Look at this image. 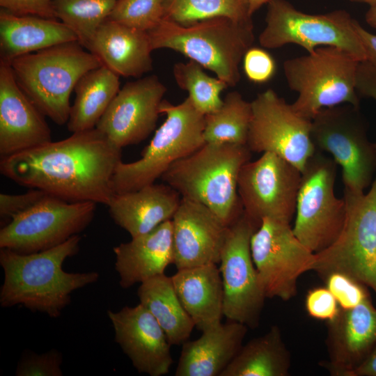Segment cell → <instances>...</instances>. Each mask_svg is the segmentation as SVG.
<instances>
[{
  "instance_id": "13",
  "label": "cell",
  "mask_w": 376,
  "mask_h": 376,
  "mask_svg": "<svg viewBox=\"0 0 376 376\" xmlns=\"http://www.w3.org/2000/svg\"><path fill=\"white\" fill-rule=\"evenodd\" d=\"M252 259L266 298L295 297L299 277L313 270L315 254L295 235L290 224L264 218L251 239Z\"/></svg>"
},
{
  "instance_id": "12",
  "label": "cell",
  "mask_w": 376,
  "mask_h": 376,
  "mask_svg": "<svg viewBox=\"0 0 376 376\" xmlns=\"http://www.w3.org/2000/svg\"><path fill=\"white\" fill-rule=\"evenodd\" d=\"M96 205L68 202L47 194L1 228L0 248L26 254L61 244L90 224Z\"/></svg>"
},
{
  "instance_id": "23",
  "label": "cell",
  "mask_w": 376,
  "mask_h": 376,
  "mask_svg": "<svg viewBox=\"0 0 376 376\" xmlns=\"http://www.w3.org/2000/svg\"><path fill=\"white\" fill-rule=\"evenodd\" d=\"M88 50L119 76L138 78L152 69L148 31L110 19L99 27Z\"/></svg>"
},
{
  "instance_id": "5",
  "label": "cell",
  "mask_w": 376,
  "mask_h": 376,
  "mask_svg": "<svg viewBox=\"0 0 376 376\" xmlns=\"http://www.w3.org/2000/svg\"><path fill=\"white\" fill-rule=\"evenodd\" d=\"M78 42H69L19 56L9 62L15 79L40 111L56 124L67 123L70 95L80 78L102 65Z\"/></svg>"
},
{
  "instance_id": "44",
  "label": "cell",
  "mask_w": 376,
  "mask_h": 376,
  "mask_svg": "<svg viewBox=\"0 0 376 376\" xmlns=\"http://www.w3.org/2000/svg\"><path fill=\"white\" fill-rule=\"evenodd\" d=\"M353 376H376V346L366 359L354 372Z\"/></svg>"
},
{
  "instance_id": "1",
  "label": "cell",
  "mask_w": 376,
  "mask_h": 376,
  "mask_svg": "<svg viewBox=\"0 0 376 376\" xmlns=\"http://www.w3.org/2000/svg\"><path fill=\"white\" fill-rule=\"evenodd\" d=\"M121 150L95 127L1 158L0 171L19 185L68 202L107 205Z\"/></svg>"
},
{
  "instance_id": "35",
  "label": "cell",
  "mask_w": 376,
  "mask_h": 376,
  "mask_svg": "<svg viewBox=\"0 0 376 376\" xmlns=\"http://www.w3.org/2000/svg\"><path fill=\"white\" fill-rule=\"evenodd\" d=\"M165 0H119L109 19L148 31L163 19Z\"/></svg>"
},
{
  "instance_id": "36",
  "label": "cell",
  "mask_w": 376,
  "mask_h": 376,
  "mask_svg": "<svg viewBox=\"0 0 376 376\" xmlns=\"http://www.w3.org/2000/svg\"><path fill=\"white\" fill-rule=\"evenodd\" d=\"M322 279L340 308H354L370 296L366 285L345 274L331 272Z\"/></svg>"
},
{
  "instance_id": "33",
  "label": "cell",
  "mask_w": 376,
  "mask_h": 376,
  "mask_svg": "<svg viewBox=\"0 0 376 376\" xmlns=\"http://www.w3.org/2000/svg\"><path fill=\"white\" fill-rule=\"evenodd\" d=\"M119 0H54L56 18L77 36L88 49L99 27L109 19Z\"/></svg>"
},
{
  "instance_id": "27",
  "label": "cell",
  "mask_w": 376,
  "mask_h": 376,
  "mask_svg": "<svg viewBox=\"0 0 376 376\" xmlns=\"http://www.w3.org/2000/svg\"><path fill=\"white\" fill-rule=\"evenodd\" d=\"M78 41L75 33L56 19L18 15L1 8V60L15 58L55 45Z\"/></svg>"
},
{
  "instance_id": "20",
  "label": "cell",
  "mask_w": 376,
  "mask_h": 376,
  "mask_svg": "<svg viewBox=\"0 0 376 376\" xmlns=\"http://www.w3.org/2000/svg\"><path fill=\"white\" fill-rule=\"evenodd\" d=\"M171 220L177 269L219 263L228 226L212 210L182 198Z\"/></svg>"
},
{
  "instance_id": "37",
  "label": "cell",
  "mask_w": 376,
  "mask_h": 376,
  "mask_svg": "<svg viewBox=\"0 0 376 376\" xmlns=\"http://www.w3.org/2000/svg\"><path fill=\"white\" fill-rule=\"evenodd\" d=\"M61 354L51 350L42 354L29 353L19 362L15 375L17 376H61Z\"/></svg>"
},
{
  "instance_id": "40",
  "label": "cell",
  "mask_w": 376,
  "mask_h": 376,
  "mask_svg": "<svg viewBox=\"0 0 376 376\" xmlns=\"http://www.w3.org/2000/svg\"><path fill=\"white\" fill-rule=\"evenodd\" d=\"M47 193L38 189H29L26 192L19 194H0V217L9 221L15 216L29 209Z\"/></svg>"
},
{
  "instance_id": "31",
  "label": "cell",
  "mask_w": 376,
  "mask_h": 376,
  "mask_svg": "<svg viewBox=\"0 0 376 376\" xmlns=\"http://www.w3.org/2000/svg\"><path fill=\"white\" fill-rule=\"evenodd\" d=\"M251 116V102L237 91L228 93L219 109L205 115V142L246 145Z\"/></svg>"
},
{
  "instance_id": "3",
  "label": "cell",
  "mask_w": 376,
  "mask_h": 376,
  "mask_svg": "<svg viewBox=\"0 0 376 376\" xmlns=\"http://www.w3.org/2000/svg\"><path fill=\"white\" fill-rule=\"evenodd\" d=\"M251 152L246 145L205 143L174 162L161 178L182 198L206 205L229 226L243 212L237 179Z\"/></svg>"
},
{
  "instance_id": "46",
  "label": "cell",
  "mask_w": 376,
  "mask_h": 376,
  "mask_svg": "<svg viewBox=\"0 0 376 376\" xmlns=\"http://www.w3.org/2000/svg\"><path fill=\"white\" fill-rule=\"evenodd\" d=\"M270 0H248L249 13L251 15L263 5L267 4Z\"/></svg>"
},
{
  "instance_id": "9",
  "label": "cell",
  "mask_w": 376,
  "mask_h": 376,
  "mask_svg": "<svg viewBox=\"0 0 376 376\" xmlns=\"http://www.w3.org/2000/svg\"><path fill=\"white\" fill-rule=\"evenodd\" d=\"M346 217L336 241L315 253L312 271L323 279L345 274L376 293V174L367 194L344 189Z\"/></svg>"
},
{
  "instance_id": "15",
  "label": "cell",
  "mask_w": 376,
  "mask_h": 376,
  "mask_svg": "<svg viewBox=\"0 0 376 376\" xmlns=\"http://www.w3.org/2000/svg\"><path fill=\"white\" fill-rule=\"evenodd\" d=\"M252 116L246 146L251 152L278 155L302 172L316 152L311 120L299 114L269 88L251 102Z\"/></svg>"
},
{
  "instance_id": "30",
  "label": "cell",
  "mask_w": 376,
  "mask_h": 376,
  "mask_svg": "<svg viewBox=\"0 0 376 376\" xmlns=\"http://www.w3.org/2000/svg\"><path fill=\"white\" fill-rule=\"evenodd\" d=\"M291 355L277 325L243 345L220 376H288Z\"/></svg>"
},
{
  "instance_id": "34",
  "label": "cell",
  "mask_w": 376,
  "mask_h": 376,
  "mask_svg": "<svg viewBox=\"0 0 376 376\" xmlns=\"http://www.w3.org/2000/svg\"><path fill=\"white\" fill-rule=\"evenodd\" d=\"M203 67L189 60L174 65L173 77L178 86L188 92V97L198 111L204 115L219 109L223 104L221 92L228 86L218 77L209 76Z\"/></svg>"
},
{
  "instance_id": "4",
  "label": "cell",
  "mask_w": 376,
  "mask_h": 376,
  "mask_svg": "<svg viewBox=\"0 0 376 376\" xmlns=\"http://www.w3.org/2000/svg\"><path fill=\"white\" fill-rule=\"evenodd\" d=\"M148 33L153 50L180 52L232 87L240 80V63L255 39L253 23L224 17L187 26L163 19Z\"/></svg>"
},
{
  "instance_id": "8",
  "label": "cell",
  "mask_w": 376,
  "mask_h": 376,
  "mask_svg": "<svg viewBox=\"0 0 376 376\" xmlns=\"http://www.w3.org/2000/svg\"><path fill=\"white\" fill-rule=\"evenodd\" d=\"M357 20L344 10L324 14H308L297 10L286 0H270L266 25L259 35L260 45L276 49L297 45L308 53L323 46L342 49L358 61H366V53L356 31Z\"/></svg>"
},
{
  "instance_id": "7",
  "label": "cell",
  "mask_w": 376,
  "mask_h": 376,
  "mask_svg": "<svg viewBox=\"0 0 376 376\" xmlns=\"http://www.w3.org/2000/svg\"><path fill=\"white\" fill-rule=\"evenodd\" d=\"M358 61L332 46L286 60L283 72L288 87L297 93L292 104L301 116L312 120L322 109L343 104L359 108L356 91Z\"/></svg>"
},
{
  "instance_id": "18",
  "label": "cell",
  "mask_w": 376,
  "mask_h": 376,
  "mask_svg": "<svg viewBox=\"0 0 376 376\" xmlns=\"http://www.w3.org/2000/svg\"><path fill=\"white\" fill-rule=\"evenodd\" d=\"M115 341L141 373L166 375L173 363L167 336L150 312L140 303L107 311Z\"/></svg>"
},
{
  "instance_id": "16",
  "label": "cell",
  "mask_w": 376,
  "mask_h": 376,
  "mask_svg": "<svg viewBox=\"0 0 376 376\" xmlns=\"http://www.w3.org/2000/svg\"><path fill=\"white\" fill-rule=\"evenodd\" d=\"M301 172L276 154L265 152L245 163L237 193L244 213L258 228L264 218L290 224L296 212Z\"/></svg>"
},
{
  "instance_id": "2",
  "label": "cell",
  "mask_w": 376,
  "mask_h": 376,
  "mask_svg": "<svg viewBox=\"0 0 376 376\" xmlns=\"http://www.w3.org/2000/svg\"><path fill=\"white\" fill-rule=\"evenodd\" d=\"M81 237L75 235L49 249L19 253L0 250L4 279L0 290L2 307L20 304L33 311L58 318L71 301V293L96 282V272L71 273L63 269L66 258L77 253Z\"/></svg>"
},
{
  "instance_id": "26",
  "label": "cell",
  "mask_w": 376,
  "mask_h": 376,
  "mask_svg": "<svg viewBox=\"0 0 376 376\" xmlns=\"http://www.w3.org/2000/svg\"><path fill=\"white\" fill-rule=\"evenodd\" d=\"M171 278L182 306L198 330L203 331L221 322L224 289L217 264L178 269Z\"/></svg>"
},
{
  "instance_id": "28",
  "label": "cell",
  "mask_w": 376,
  "mask_h": 376,
  "mask_svg": "<svg viewBox=\"0 0 376 376\" xmlns=\"http://www.w3.org/2000/svg\"><path fill=\"white\" fill-rule=\"evenodd\" d=\"M119 75L102 65L86 73L75 86V100L67 123L77 132L95 128L120 90Z\"/></svg>"
},
{
  "instance_id": "6",
  "label": "cell",
  "mask_w": 376,
  "mask_h": 376,
  "mask_svg": "<svg viewBox=\"0 0 376 376\" xmlns=\"http://www.w3.org/2000/svg\"><path fill=\"white\" fill-rule=\"evenodd\" d=\"M166 119L136 161H120L111 178L113 193L138 190L155 183L176 161L193 153L205 143V115L187 97L174 105L163 100L159 107Z\"/></svg>"
},
{
  "instance_id": "41",
  "label": "cell",
  "mask_w": 376,
  "mask_h": 376,
  "mask_svg": "<svg viewBox=\"0 0 376 376\" xmlns=\"http://www.w3.org/2000/svg\"><path fill=\"white\" fill-rule=\"evenodd\" d=\"M54 0H0L1 8L18 15H34L56 19Z\"/></svg>"
},
{
  "instance_id": "10",
  "label": "cell",
  "mask_w": 376,
  "mask_h": 376,
  "mask_svg": "<svg viewBox=\"0 0 376 376\" xmlns=\"http://www.w3.org/2000/svg\"><path fill=\"white\" fill-rule=\"evenodd\" d=\"M317 150L332 156L342 168L344 189L364 192L376 174V148L368 137L359 108L349 104L322 109L311 120Z\"/></svg>"
},
{
  "instance_id": "45",
  "label": "cell",
  "mask_w": 376,
  "mask_h": 376,
  "mask_svg": "<svg viewBox=\"0 0 376 376\" xmlns=\"http://www.w3.org/2000/svg\"><path fill=\"white\" fill-rule=\"evenodd\" d=\"M366 21L371 27L376 29V3L370 6L366 14Z\"/></svg>"
},
{
  "instance_id": "38",
  "label": "cell",
  "mask_w": 376,
  "mask_h": 376,
  "mask_svg": "<svg viewBox=\"0 0 376 376\" xmlns=\"http://www.w3.org/2000/svg\"><path fill=\"white\" fill-rule=\"evenodd\" d=\"M243 67L247 79L255 84L267 82L276 70L274 58L265 49L256 47H251L245 53Z\"/></svg>"
},
{
  "instance_id": "42",
  "label": "cell",
  "mask_w": 376,
  "mask_h": 376,
  "mask_svg": "<svg viewBox=\"0 0 376 376\" xmlns=\"http://www.w3.org/2000/svg\"><path fill=\"white\" fill-rule=\"evenodd\" d=\"M356 91L359 96L376 101V68L368 61H359L356 74ZM376 148V143H374Z\"/></svg>"
},
{
  "instance_id": "24",
  "label": "cell",
  "mask_w": 376,
  "mask_h": 376,
  "mask_svg": "<svg viewBox=\"0 0 376 376\" xmlns=\"http://www.w3.org/2000/svg\"><path fill=\"white\" fill-rule=\"evenodd\" d=\"M120 285L127 289L164 274L173 263L172 220L113 248Z\"/></svg>"
},
{
  "instance_id": "29",
  "label": "cell",
  "mask_w": 376,
  "mask_h": 376,
  "mask_svg": "<svg viewBox=\"0 0 376 376\" xmlns=\"http://www.w3.org/2000/svg\"><path fill=\"white\" fill-rule=\"evenodd\" d=\"M139 303L155 317L171 345H182L195 327L182 306L171 276L165 274L150 279L137 290Z\"/></svg>"
},
{
  "instance_id": "14",
  "label": "cell",
  "mask_w": 376,
  "mask_h": 376,
  "mask_svg": "<svg viewBox=\"0 0 376 376\" xmlns=\"http://www.w3.org/2000/svg\"><path fill=\"white\" fill-rule=\"evenodd\" d=\"M257 228L243 212L228 226L219 262L224 315L251 329L259 325L266 299L251 251V236Z\"/></svg>"
},
{
  "instance_id": "22",
  "label": "cell",
  "mask_w": 376,
  "mask_h": 376,
  "mask_svg": "<svg viewBox=\"0 0 376 376\" xmlns=\"http://www.w3.org/2000/svg\"><path fill=\"white\" fill-rule=\"evenodd\" d=\"M180 194L166 184H151L138 190L113 193L107 204L113 221L135 237L172 219Z\"/></svg>"
},
{
  "instance_id": "21",
  "label": "cell",
  "mask_w": 376,
  "mask_h": 376,
  "mask_svg": "<svg viewBox=\"0 0 376 376\" xmlns=\"http://www.w3.org/2000/svg\"><path fill=\"white\" fill-rule=\"evenodd\" d=\"M328 360L321 363L332 376H353L376 346V308L370 296L350 309L340 308L327 322Z\"/></svg>"
},
{
  "instance_id": "17",
  "label": "cell",
  "mask_w": 376,
  "mask_h": 376,
  "mask_svg": "<svg viewBox=\"0 0 376 376\" xmlns=\"http://www.w3.org/2000/svg\"><path fill=\"white\" fill-rule=\"evenodd\" d=\"M166 92L156 75L127 83L95 127L119 148L140 143L155 130Z\"/></svg>"
},
{
  "instance_id": "19",
  "label": "cell",
  "mask_w": 376,
  "mask_h": 376,
  "mask_svg": "<svg viewBox=\"0 0 376 376\" xmlns=\"http://www.w3.org/2000/svg\"><path fill=\"white\" fill-rule=\"evenodd\" d=\"M45 116L19 86L10 63L0 59L1 158L52 141Z\"/></svg>"
},
{
  "instance_id": "25",
  "label": "cell",
  "mask_w": 376,
  "mask_h": 376,
  "mask_svg": "<svg viewBox=\"0 0 376 376\" xmlns=\"http://www.w3.org/2000/svg\"><path fill=\"white\" fill-rule=\"evenodd\" d=\"M248 327L221 322L182 345L175 376H220L239 352Z\"/></svg>"
},
{
  "instance_id": "39",
  "label": "cell",
  "mask_w": 376,
  "mask_h": 376,
  "mask_svg": "<svg viewBox=\"0 0 376 376\" xmlns=\"http://www.w3.org/2000/svg\"><path fill=\"white\" fill-rule=\"evenodd\" d=\"M305 308L310 317L327 322L332 320L340 310L336 299L327 287L309 290L305 297Z\"/></svg>"
},
{
  "instance_id": "11",
  "label": "cell",
  "mask_w": 376,
  "mask_h": 376,
  "mask_svg": "<svg viewBox=\"0 0 376 376\" xmlns=\"http://www.w3.org/2000/svg\"><path fill=\"white\" fill-rule=\"evenodd\" d=\"M336 171L335 161L316 150L301 172L292 229L315 253L336 241L345 221V201L334 192Z\"/></svg>"
},
{
  "instance_id": "32",
  "label": "cell",
  "mask_w": 376,
  "mask_h": 376,
  "mask_svg": "<svg viewBox=\"0 0 376 376\" xmlns=\"http://www.w3.org/2000/svg\"><path fill=\"white\" fill-rule=\"evenodd\" d=\"M253 23L248 0H165L163 19L187 26L213 17Z\"/></svg>"
},
{
  "instance_id": "43",
  "label": "cell",
  "mask_w": 376,
  "mask_h": 376,
  "mask_svg": "<svg viewBox=\"0 0 376 376\" xmlns=\"http://www.w3.org/2000/svg\"><path fill=\"white\" fill-rule=\"evenodd\" d=\"M355 28L365 50L366 61L376 68V34L368 31L357 21Z\"/></svg>"
},
{
  "instance_id": "47",
  "label": "cell",
  "mask_w": 376,
  "mask_h": 376,
  "mask_svg": "<svg viewBox=\"0 0 376 376\" xmlns=\"http://www.w3.org/2000/svg\"><path fill=\"white\" fill-rule=\"evenodd\" d=\"M349 1L365 3L369 4V6L376 3V0H349Z\"/></svg>"
}]
</instances>
